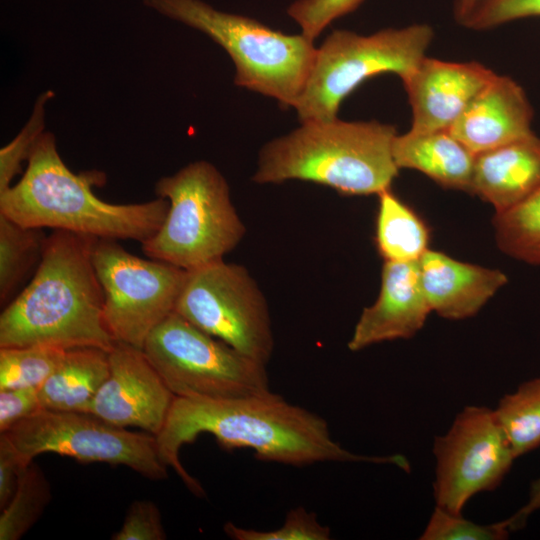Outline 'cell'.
<instances>
[{
  "label": "cell",
  "mask_w": 540,
  "mask_h": 540,
  "mask_svg": "<svg viewBox=\"0 0 540 540\" xmlns=\"http://www.w3.org/2000/svg\"><path fill=\"white\" fill-rule=\"evenodd\" d=\"M202 433L213 435L223 448H248L261 460L288 465L371 462L410 470L403 455L366 456L346 450L332 439L322 417L272 391L231 399L175 397L163 428L155 436L157 451L161 461L196 496L205 495L204 489L183 467L179 453L184 444Z\"/></svg>",
  "instance_id": "1"
},
{
  "label": "cell",
  "mask_w": 540,
  "mask_h": 540,
  "mask_svg": "<svg viewBox=\"0 0 540 540\" xmlns=\"http://www.w3.org/2000/svg\"><path fill=\"white\" fill-rule=\"evenodd\" d=\"M98 238L53 230L29 284L0 315V348L51 345L110 351L104 293L92 252Z\"/></svg>",
  "instance_id": "2"
},
{
  "label": "cell",
  "mask_w": 540,
  "mask_h": 540,
  "mask_svg": "<svg viewBox=\"0 0 540 540\" xmlns=\"http://www.w3.org/2000/svg\"><path fill=\"white\" fill-rule=\"evenodd\" d=\"M105 173H73L58 153L52 133L43 132L18 182L0 193V213L33 228L70 231L98 239L134 240L140 244L161 227L167 199L113 204L95 195Z\"/></svg>",
  "instance_id": "3"
},
{
  "label": "cell",
  "mask_w": 540,
  "mask_h": 540,
  "mask_svg": "<svg viewBox=\"0 0 540 540\" xmlns=\"http://www.w3.org/2000/svg\"><path fill=\"white\" fill-rule=\"evenodd\" d=\"M396 134L393 125L375 120L301 122L263 146L253 181L302 180L345 195H378L391 188L398 175L392 153Z\"/></svg>",
  "instance_id": "4"
},
{
  "label": "cell",
  "mask_w": 540,
  "mask_h": 540,
  "mask_svg": "<svg viewBox=\"0 0 540 540\" xmlns=\"http://www.w3.org/2000/svg\"><path fill=\"white\" fill-rule=\"evenodd\" d=\"M155 12L203 32L235 65L237 86L294 107L307 83L316 47L302 33L288 35L259 21L220 11L202 0H142Z\"/></svg>",
  "instance_id": "5"
},
{
  "label": "cell",
  "mask_w": 540,
  "mask_h": 540,
  "mask_svg": "<svg viewBox=\"0 0 540 540\" xmlns=\"http://www.w3.org/2000/svg\"><path fill=\"white\" fill-rule=\"evenodd\" d=\"M155 193L169 208L159 230L141 243L148 258L191 271L223 260L245 235L226 179L207 161L160 178Z\"/></svg>",
  "instance_id": "6"
},
{
  "label": "cell",
  "mask_w": 540,
  "mask_h": 540,
  "mask_svg": "<svg viewBox=\"0 0 540 540\" xmlns=\"http://www.w3.org/2000/svg\"><path fill=\"white\" fill-rule=\"evenodd\" d=\"M434 32L427 24L371 35L334 30L316 49L305 88L294 105L301 122L332 120L343 100L368 78L392 72L405 80L426 56Z\"/></svg>",
  "instance_id": "7"
},
{
  "label": "cell",
  "mask_w": 540,
  "mask_h": 540,
  "mask_svg": "<svg viewBox=\"0 0 540 540\" xmlns=\"http://www.w3.org/2000/svg\"><path fill=\"white\" fill-rule=\"evenodd\" d=\"M142 350L175 397L231 399L271 392L265 364L175 311L149 334Z\"/></svg>",
  "instance_id": "8"
},
{
  "label": "cell",
  "mask_w": 540,
  "mask_h": 540,
  "mask_svg": "<svg viewBox=\"0 0 540 540\" xmlns=\"http://www.w3.org/2000/svg\"><path fill=\"white\" fill-rule=\"evenodd\" d=\"M0 434L25 465L52 452L84 463L127 466L150 480L167 478L154 435L131 432L91 413L41 409Z\"/></svg>",
  "instance_id": "9"
},
{
  "label": "cell",
  "mask_w": 540,
  "mask_h": 540,
  "mask_svg": "<svg viewBox=\"0 0 540 540\" xmlns=\"http://www.w3.org/2000/svg\"><path fill=\"white\" fill-rule=\"evenodd\" d=\"M175 312L242 354L269 362L274 340L268 304L245 267L223 259L187 271Z\"/></svg>",
  "instance_id": "10"
},
{
  "label": "cell",
  "mask_w": 540,
  "mask_h": 540,
  "mask_svg": "<svg viewBox=\"0 0 540 540\" xmlns=\"http://www.w3.org/2000/svg\"><path fill=\"white\" fill-rule=\"evenodd\" d=\"M92 261L110 333L116 342L143 349L149 334L175 311L187 271L140 258L113 239H96Z\"/></svg>",
  "instance_id": "11"
},
{
  "label": "cell",
  "mask_w": 540,
  "mask_h": 540,
  "mask_svg": "<svg viewBox=\"0 0 540 540\" xmlns=\"http://www.w3.org/2000/svg\"><path fill=\"white\" fill-rule=\"evenodd\" d=\"M434 498L436 506L462 514L476 494L495 490L515 456L492 409L467 406L449 430L435 438Z\"/></svg>",
  "instance_id": "12"
},
{
  "label": "cell",
  "mask_w": 540,
  "mask_h": 540,
  "mask_svg": "<svg viewBox=\"0 0 540 540\" xmlns=\"http://www.w3.org/2000/svg\"><path fill=\"white\" fill-rule=\"evenodd\" d=\"M174 398L142 349L116 342L109 351V374L87 413L114 426L138 427L156 436Z\"/></svg>",
  "instance_id": "13"
},
{
  "label": "cell",
  "mask_w": 540,
  "mask_h": 540,
  "mask_svg": "<svg viewBox=\"0 0 540 540\" xmlns=\"http://www.w3.org/2000/svg\"><path fill=\"white\" fill-rule=\"evenodd\" d=\"M495 75L475 61L451 62L425 56L402 81L412 109L411 130H450Z\"/></svg>",
  "instance_id": "14"
},
{
  "label": "cell",
  "mask_w": 540,
  "mask_h": 540,
  "mask_svg": "<svg viewBox=\"0 0 540 540\" xmlns=\"http://www.w3.org/2000/svg\"><path fill=\"white\" fill-rule=\"evenodd\" d=\"M432 312L422 285L419 261H384L376 301L362 311L348 342L351 351L408 339Z\"/></svg>",
  "instance_id": "15"
},
{
  "label": "cell",
  "mask_w": 540,
  "mask_h": 540,
  "mask_svg": "<svg viewBox=\"0 0 540 540\" xmlns=\"http://www.w3.org/2000/svg\"><path fill=\"white\" fill-rule=\"evenodd\" d=\"M533 109L523 88L496 74L479 92L450 132L475 155L534 133Z\"/></svg>",
  "instance_id": "16"
},
{
  "label": "cell",
  "mask_w": 540,
  "mask_h": 540,
  "mask_svg": "<svg viewBox=\"0 0 540 540\" xmlns=\"http://www.w3.org/2000/svg\"><path fill=\"white\" fill-rule=\"evenodd\" d=\"M419 266L431 311L450 320L476 315L508 281L499 269L459 261L432 249L422 255Z\"/></svg>",
  "instance_id": "17"
},
{
  "label": "cell",
  "mask_w": 540,
  "mask_h": 540,
  "mask_svg": "<svg viewBox=\"0 0 540 540\" xmlns=\"http://www.w3.org/2000/svg\"><path fill=\"white\" fill-rule=\"evenodd\" d=\"M540 188V138H524L475 155L470 193L504 212Z\"/></svg>",
  "instance_id": "18"
},
{
  "label": "cell",
  "mask_w": 540,
  "mask_h": 540,
  "mask_svg": "<svg viewBox=\"0 0 540 540\" xmlns=\"http://www.w3.org/2000/svg\"><path fill=\"white\" fill-rule=\"evenodd\" d=\"M392 153L398 169L417 170L444 188L470 193L475 154L450 130L396 134Z\"/></svg>",
  "instance_id": "19"
},
{
  "label": "cell",
  "mask_w": 540,
  "mask_h": 540,
  "mask_svg": "<svg viewBox=\"0 0 540 540\" xmlns=\"http://www.w3.org/2000/svg\"><path fill=\"white\" fill-rule=\"evenodd\" d=\"M109 374V352L95 347L66 351L54 373L39 387L43 409L87 412Z\"/></svg>",
  "instance_id": "20"
},
{
  "label": "cell",
  "mask_w": 540,
  "mask_h": 540,
  "mask_svg": "<svg viewBox=\"0 0 540 540\" xmlns=\"http://www.w3.org/2000/svg\"><path fill=\"white\" fill-rule=\"evenodd\" d=\"M375 242L384 261H419L429 249L425 221L391 189L378 194Z\"/></svg>",
  "instance_id": "21"
},
{
  "label": "cell",
  "mask_w": 540,
  "mask_h": 540,
  "mask_svg": "<svg viewBox=\"0 0 540 540\" xmlns=\"http://www.w3.org/2000/svg\"><path fill=\"white\" fill-rule=\"evenodd\" d=\"M46 235L0 213V302L7 305L28 273L38 267Z\"/></svg>",
  "instance_id": "22"
},
{
  "label": "cell",
  "mask_w": 540,
  "mask_h": 540,
  "mask_svg": "<svg viewBox=\"0 0 540 540\" xmlns=\"http://www.w3.org/2000/svg\"><path fill=\"white\" fill-rule=\"evenodd\" d=\"M515 458L540 446V377L506 394L493 410Z\"/></svg>",
  "instance_id": "23"
},
{
  "label": "cell",
  "mask_w": 540,
  "mask_h": 540,
  "mask_svg": "<svg viewBox=\"0 0 540 540\" xmlns=\"http://www.w3.org/2000/svg\"><path fill=\"white\" fill-rule=\"evenodd\" d=\"M493 225L497 245L505 254L540 264V188L518 205L495 213Z\"/></svg>",
  "instance_id": "24"
},
{
  "label": "cell",
  "mask_w": 540,
  "mask_h": 540,
  "mask_svg": "<svg viewBox=\"0 0 540 540\" xmlns=\"http://www.w3.org/2000/svg\"><path fill=\"white\" fill-rule=\"evenodd\" d=\"M51 498L49 481L32 461L23 469L13 497L1 509L0 540H19L38 521Z\"/></svg>",
  "instance_id": "25"
},
{
  "label": "cell",
  "mask_w": 540,
  "mask_h": 540,
  "mask_svg": "<svg viewBox=\"0 0 540 540\" xmlns=\"http://www.w3.org/2000/svg\"><path fill=\"white\" fill-rule=\"evenodd\" d=\"M66 351L42 344L0 348V390L40 387L59 367Z\"/></svg>",
  "instance_id": "26"
},
{
  "label": "cell",
  "mask_w": 540,
  "mask_h": 540,
  "mask_svg": "<svg viewBox=\"0 0 540 540\" xmlns=\"http://www.w3.org/2000/svg\"><path fill=\"white\" fill-rule=\"evenodd\" d=\"M53 96V91L42 93L33 112L18 135L0 151V193L12 185V180L21 171L23 162H27L38 138L45 128V105Z\"/></svg>",
  "instance_id": "27"
},
{
  "label": "cell",
  "mask_w": 540,
  "mask_h": 540,
  "mask_svg": "<svg viewBox=\"0 0 540 540\" xmlns=\"http://www.w3.org/2000/svg\"><path fill=\"white\" fill-rule=\"evenodd\" d=\"M506 520L492 524H478L462 514H454L435 507L421 540H502L509 535Z\"/></svg>",
  "instance_id": "28"
},
{
  "label": "cell",
  "mask_w": 540,
  "mask_h": 540,
  "mask_svg": "<svg viewBox=\"0 0 540 540\" xmlns=\"http://www.w3.org/2000/svg\"><path fill=\"white\" fill-rule=\"evenodd\" d=\"M223 529L228 537L235 540H328L331 535L330 528L317 520L316 513L301 506L289 511L283 525L278 529H245L232 522H227Z\"/></svg>",
  "instance_id": "29"
},
{
  "label": "cell",
  "mask_w": 540,
  "mask_h": 540,
  "mask_svg": "<svg viewBox=\"0 0 540 540\" xmlns=\"http://www.w3.org/2000/svg\"><path fill=\"white\" fill-rule=\"evenodd\" d=\"M364 0H296L287 14L301 27L302 34L314 41L336 19L356 10Z\"/></svg>",
  "instance_id": "30"
},
{
  "label": "cell",
  "mask_w": 540,
  "mask_h": 540,
  "mask_svg": "<svg viewBox=\"0 0 540 540\" xmlns=\"http://www.w3.org/2000/svg\"><path fill=\"white\" fill-rule=\"evenodd\" d=\"M534 16H540V0H480L461 24L470 29L484 30Z\"/></svg>",
  "instance_id": "31"
},
{
  "label": "cell",
  "mask_w": 540,
  "mask_h": 540,
  "mask_svg": "<svg viewBox=\"0 0 540 540\" xmlns=\"http://www.w3.org/2000/svg\"><path fill=\"white\" fill-rule=\"evenodd\" d=\"M166 532L158 506L150 500H137L129 506L113 540H164Z\"/></svg>",
  "instance_id": "32"
},
{
  "label": "cell",
  "mask_w": 540,
  "mask_h": 540,
  "mask_svg": "<svg viewBox=\"0 0 540 540\" xmlns=\"http://www.w3.org/2000/svg\"><path fill=\"white\" fill-rule=\"evenodd\" d=\"M41 409L39 387L0 390V433Z\"/></svg>",
  "instance_id": "33"
},
{
  "label": "cell",
  "mask_w": 540,
  "mask_h": 540,
  "mask_svg": "<svg viewBox=\"0 0 540 540\" xmlns=\"http://www.w3.org/2000/svg\"><path fill=\"white\" fill-rule=\"evenodd\" d=\"M7 439L0 434V507L13 497L23 469L26 467Z\"/></svg>",
  "instance_id": "34"
},
{
  "label": "cell",
  "mask_w": 540,
  "mask_h": 540,
  "mask_svg": "<svg viewBox=\"0 0 540 540\" xmlns=\"http://www.w3.org/2000/svg\"><path fill=\"white\" fill-rule=\"evenodd\" d=\"M538 509H540V478L532 482L527 503L513 516L506 519L509 529L520 528L525 524L527 518Z\"/></svg>",
  "instance_id": "35"
},
{
  "label": "cell",
  "mask_w": 540,
  "mask_h": 540,
  "mask_svg": "<svg viewBox=\"0 0 540 540\" xmlns=\"http://www.w3.org/2000/svg\"><path fill=\"white\" fill-rule=\"evenodd\" d=\"M479 2L480 0H456L454 5L455 19L461 24Z\"/></svg>",
  "instance_id": "36"
}]
</instances>
